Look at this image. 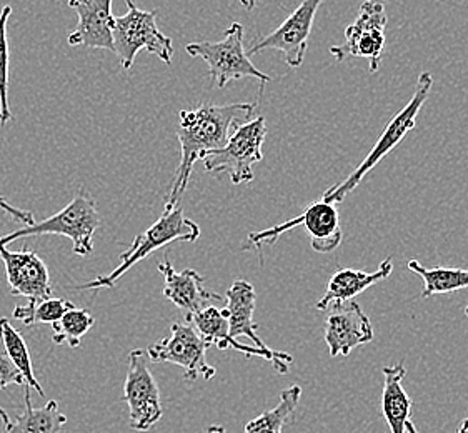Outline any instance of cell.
<instances>
[{
	"instance_id": "28",
	"label": "cell",
	"mask_w": 468,
	"mask_h": 433,
	"mask_svg": "<svg viewBox=\"0 0 468 433\" xmlns=\"http://www.w3.org/2000/svg\"><path fill=\"white\" fill-rule=\"evenodd\" d=\"M10 385L24 386L27 385V382L5 350H0V390H5Z\"/></svg>"
},
{
	"instance_id": "8",
	"label": "cell",
	"mask_w": 468,
	"mask_h": 433,
	"mask_svg": "<svg viewBox=\"0 0 468 433\" xmlns=\"http://www.w3.org/2000/svg\"><path fill=\"white\" fill-rule=\"evenodd\" d=\"M295 227H303L309 232L312 237V248L319 254L334 252L338 245L342 244V228H340L337 204H332L322 198L305 208L300 216H293L281 226L249 234L247 244L242 248L247 250L255 247L261 252L263 245L275 244L282 234L289 232Z\"/></svg>"
},
{
	"instance_id": "12",
	"label": "cell",
	"mask_w": 468,
	"mask_h": 433,
	"mask_svg": "<svg viewBox=\"0 0 468 433\" xmlns=\"http://www.w3.org/2000/svg\"><path fill=\"white\" fill-rule=\"evenodd\" d=\"M324 0H302L297 9L269 36L257 40L249 48V57L261 54L265 50H279L283 54L287 66L292 69L303 64L309 48V38L314 28V20Z\"/></svg>"
},
{
	"instance_id": "2",
	"label": "cell",
	"mask_w": 468,
	"mask_h": 433,
	"mask_svg": "<svg viewBox=\"0 0 468 433\" xmlns=\"http://www.w3.org/2000/svg\"><path fill=\"white\" fill-rule=\"evenodd\" d=\"M200 238V227L197 222L188 218L184 214V208L167 207L159 220L150 226L144 234L135 237L131 247L121 254V265L115 267L107 275H99L94 280L77 285V290H99V289H112L123 273L129 272L132 267L147 259L152 252L164 248L172 242H197Z\"/></svg>"
},
{
	"instance_id": "21",
	"label": "cell",
	"mask_w": 468,
	"mask_h": 433,
	"mask_svg": "<svg viewBox=\"0 0 468 433\" xmlns=\"http://www.w3.org/2000/svg\"><path fill=\"white\" fill-rule=\"evenodd\" d=\"M26 410L7 425L9 433H60L67 424L66 415L60 412L56 400H48L40 408L32 406L30 386L24 385Z\"/></svg>"
},
{
	"instance_id": "5",
	"label": "cell",
	"mask_w": 468,
	"mask_h": 433,
	"mask_svg": "<svg viewBox=\"0 0 468 433\" xmlns=\"http://www.w3.org/2000/svg\"><path fill=\"white\" fill-rule=\"evenodd\" d=\"M127 14L113 17V54L121 66L129 70L142 48L155 54L164 64L170 66L174 57L172 38L164 36L157 27V10H141L133 0H125Z\"/></svg>"
},
{
	"instance_id": "15",
	"label": "cell",
	"mask_w": 468,
	"mask_h": 433,
	"mask_svg": "<svg viewBox=\"0 0 468 433\" xmlns=\"http://www.w3.org/2000/svg\"><path fill=\"white\" fill-rule=\"evenodd\" d=\"M0 259L5 267L12 297H26L27 301L52 297L48 265L34 250L24 247L12 252L5 245H0Z\"/></svg>"
},
{
	"instance_id": "36",
	"label": "cell",
	"mask_w": 468,
	"mask_h": 433,
	"mask_svg": "<svg viewBox=\"0 0 468 433\" xmlns=\"http://www.w3.org/2000/svg\"><path fill=\"white\" fill-rule=\"evenodd\" d=\"M0 119H2V107H0Z\"/></svg>"
},
{
	"instance_id": "27",
	"label": "cell",
	"mask_w": 468,
	"mask_h": 433,
	"mask_svg": "<svg viewBox=\"0 0 468 433\" xmlns=\"http://www.w3.org/2000/svg\"><path fill=\"white\" fill-rule=\"evenodd\" d=\"M12 7L4 5L0 12V107L2 119L0 125H5L12 119L9 107V40H7V24H9Z\"/></svg>"
},
{
	"instance_id": "9",
	"label": "cell",
	"mask_w": 468,
	"mask_h": 433,
	"mask_svg": "<svg viewBox=\"0 0 468 433\" xmlns=\"http://www.w3.org/2000/svg\"><path fill=\"white\" fill-rule=\"evenodd\" d=\"M387 0H364L356 19L346 28L344 44L330 48V54L344 62L346 58H367L374 74L380 69L385 48Z\"/></svg>"
},
{
	"instance_id": "25",
	"label": "cell",
	"mask_w": 468,
	"mask_h": 433,
	"mask_svg": "<svg viewBox=\"0 0 468 433\" xmlns=\"http://www.w3.org/2000/svg\"><path fill=\"white\" fill-rule=\"evenodd\" d=\"M95 325L94 315L84 309L72 307L56 323H52V342L57 345L67 343L70 349L80 347V342Z\"/></svg>"
},
{
	"instance_id": "34",
	"label": "cell",
	"mask_w": 468,
	"mask_h": 433,
	"mask_svg": "<svg viewBox=\"0 0 468 433\" xmlns=\"http://www.w3.org/2000/svg\"><path fill=\"white\" fill-rule=\"evenodd\" d=\"M405 433H420L417 428H415V425H413L412 420L407 424V427H405Z\"/></svg>"
},
{
	"instance_id": "32",
	"label": "cell",
	"mask_w": 468,
	"mask_h": 433,
	"mask_svg": "<svg viewBox=\"0 0 468 433\" xmlns=\"http://www.w3.org/2000/svg\"><path fill=\"white\" fill-rule=\"evenodd\" d=\"M206 433H227L225 432L224 427L222 425H210L208 428H207Z\"/></svg>"
},
{
	"instance_id": "6",
	"label": "cell",
	"mask_w": 468,
	"mask_h": 433,
	"mask_svg": "<svg viewBox=\"0 0 468 433\" xmlns=\"http://www.w3.org/2000/svg\"><path fill=\"white\" fill-rule=\"evenodd\" d=\"M188 56L200 57L208 67V76L212 82L224 89L232 80H240L250 77L259 80L261 85L271 82V76L263 74L253 66L250 57L244 48V26L240 22H232L225 30L224 38L218 42H194L188 44Z\"/></svg>"
},
{
	"instance_id": "4",
	"label": "cell",
	"mask_w": 468,
	"mask_h": 433,
	"mask_svg": "<svg viewBox=\"0 0 468 433\" xmlns=\"http://www.w3.org/2000/svg\"><path fill=\"white\" fill-rule=\"evenodd\" d=\"M431 85H433V77H431V72H421L419 80H417L415 92H413L412 99L409 100V104L405 105L402 111L397 113L394 119L388 122V125L385 127L384 132L378 137V141L375 142L372 151L368 152V155L362 161V164L344 182L330 187L324 194V197H322L324 200L332 202V204L344 202L346 195L352 194L360 185V182L364 180L367 174L374 169L375 165L382 161L387 153L394 151L395 147L407 137V133L412 132L415 129L417 117L420 113V109L429 99Z\"/></svg>"
},
{
	"instance_id": "7",
	"label": "cell",
	"mask_w": 468,
	"mask_h": 433,
	"mask_svg": "<svg viewBox=\"0 0 468 433\" xmlns=\"http://www.w3.org/2000/svg\"><path fill=\"white\" fill-rule=\"evenodd\" d=\"M267 137V123L263 117L250 119L230 133L222 149L208 153L204 169L210 174H227L234 185L252 182L253 165L263 161V142Z\"/></svg>"
},
{
	"instance_id": "10",
	"label": "cell",
	"mask_w": 468,
	"mask_h": 433,
	"mask_svg": "<svg viewBox=\"0 0 468 433\" xmlns=\"http://www.w3.org/2000/svg\"><path fill=\"white\" fill-rule=\"evenodd\" d=\"M208 345L198 335L197 330L187 323H172L165 339L150 343L147 349L149 360L154 364H174L184 368V378L196 382L198 378L210 380L216 377L217 370L207 364Z\"/></svg>"
},
{
	"instance_id": "31",
	"label": "cell",
	"mask_w": 468,
	"mask_h": 433,
	"mask_svg": "<svg viewBox=\"0 0 468 433\" xmlns=\"http://www.w3.org/2000/svg\"><path fill=\"white\" fill-rule=\"evenodd\" d=\"M240 4H242V7L247 10L255 9V5L259 4V0H240Z\"/></svg>"
},
{
	"instance_id": "1",
	"label": "cell",
	"mask_w": 468,
	"mask_h": 433,
	"mask_svg": "<svg viewBox=\"0 0 468 433\" xmlns=\"http://www.w3.org/2000/svg\"><path fill=\"white\" fill-rule=\"evenodd\" d=\"M255 107L257 104H200L192 111L178 112L177 139L182 157L170 184L167 207H176L186 194L196 162L222 149L230 133L252 119Z\"/></svg>"
},
{
	"instance_id": "14",
	"label": "cell",
	"mask_w": 468,
	"mask_h": 433,
	"mask_svg": "<svg viewBox=\"0 0 468 433\" xmlns=\"http://www.w3.org/2000/svg\"><path fill=\"white\" fill-rule=\"evenodd\" d=\"M186 321L194 323L198 335L208 345V349L217 347L220 350H235V352L244 354L247 357L263 358V360L271 362V367L275 368V372H279L282 375L289 372V367L293 362V358L289 354L271 350V347L269 349H259L255 345L250 347V345L240 343L239 340L230 335L229 322H227L224 312L217 309L214 305H208L204 311L187 317Z\"/></svg>"
},
{
	"instance_id": "22",
	"label": "cell",
	"mask_w": 468,
	"mask_h": 433,
	"mask_svg": "<svg viewBox=\"0 0 468 433\" xmlns=\"http://www.w3.org/2000/svg\"><path fill=\"white\" fill-rule=\"evenodd\" d=\"M302 388L292 385L281 394V402L245 425L244 433H283L299 408Z\"/></svg>"
},
{
	"instance_id": "20",
	"label": "cell",
	"mask_w": 468,
	"mask_h": 433,
	"mask_svg": "<svg viewBox=\"0 0 468 433\" xmlns=\"http://www.w3.org/2000/svg\"><path fill=\"white\" fill-rule=\"evenodd\" d=\"M384 390H382V414L390 433H405V427L410 422L413 400L403 388L407 368L400 364L382 368Z\"/></svg>"
},
{
	"instance_id": "23",
	"label": "cell",
	"mask_w": 468,
	"mask_h": 433,
	"mask_svg": "<svg viewBox=\"0 0 468 433\" xmlns=\"http://www.w3.org/2000/svg\"><path fill=\"white\" fill-rule=\"evenodd\" d=\"M409 270L419 273L423 280L421 299H429L437 293H452L468 289V269H453V267H433L427 269L417 260H410Z\"/></svg>"
},
{
	"instance_id": "16",
	"label": "cell",
	"mask_w": 468,
	"mask_h": 433,
	"mask_svg": "<svg viewBox=\"0 0 468 433\" xmlns=\"http://www.w3.org/2000/svg\"><path fill=\"white\" fill-rule=\"evenodd\" d=\"M70 9L77 12V27L69 34L72 48H105L113 52L112 0H69Z\"/></svg>"
},
{
	"instance_id": "35",
	"label": "cell",
	"mask_w": 468,
	"mask_h": 433,
	"mask_svg": "<svg viewBox=\"0 0 468 433\" xmlns=\"http://www.w3.org/2000/svg\"><path fill=\"white\" fill-rule=\"evenodd\" d=\"M465 315H467V317H468V305H467V309H465Z\"/></svg>"
},
{
	"instance_id": "33",
	"label": "cell",
	"mask_w": 468,
	"mask_h": 433,
	"mask_svg": "<svg viewBox=\"0 0 468 433\" xmlns=\"http://www.w3.org/2000/svg\"><path fill=\"white\" fill-rule=\"evenodd\" d=\"M457 433H468V417L465 420H462V424H460Z\"/></svg>"
},
{
	"instance_id": "30",
	"label": "cell",
	"mask_w": 468,
	"mask_h": 433,
	"mask_svg": "<svg viewBox=\"0 0 468 433\" xmlns=\"http://www.w3.org/2000/svg\"><path fill=\"white\" fill-rule=\"evenodd\" d=\"M10 417L2 407H0V433H9L7 425H9Z\"/></svg>"
},
{
	"instance_id": "17",
	"label": "cell",
	"mask_w": 468,
	"mask_h": 433,
	"mask_svg": "<svg viewBox=\"0 0 468 433\" xmlns=\"http://www.w3.org/2000/svg\"><path fill=\"white\" fill-rule=\"evenodd\" d=\"M159 272L164 275V295L180 311L186 312V319L204 311L214 301H222V295L208 292L204 287V279L194 269L177 272L169 260L159 264Z\"/></svg>"
},
{
	"instance_id": "24",
	"label": "cell",
	"mask_w": 468,
	"mask_h": 433,
	"mask_svg": "<svg viewBox=\"0 0 468 433\" xmlns=\"http://www.w3.org/2000/svg\"><path fill=\"white\" fill-rule=\"evenodd\" d=\"M0 342H2V347L5 350V354L9 355L10 360L17 365V368L22 372V375L26 377L27 385L34 388L42 398H46L44 388L34 375L32 358H30L27 343H26V340L22 337L19 330L16 329L10 323L9 319H5V317L0 319Z\"/></svg>"
},
{
	"instance_id": "3",
	"label": "cell",
	"mask_w": 468,
	"mask_h": 433,
	"mask_svg": "<svg viewBox=\"0 0 468 433\" xmlns=\"http://www.w3.org/2000/svg\"><path fill=\"white\" fill-rule=\"evenodd\" d=\"M99 227L101 214L97 202L80 187L67 207L42 222L22 226L12 234L0 237V245L7 247L26 237L62 236L72 242V252L75 255L87 257L94 252V236Z\"/></svg>"
},
{
	"instance_id": "13",
	"label": "cell",
	"mask_w": 468,
	"mask_h": 433,
	"mask_svg": "<svg viewBox=\"0 0 468 433\" xmlns=\"http://www.w3.org/2000/svg\"><path fill=\"white\" fill-rule=\"evenodd\" d=\"M327 312L325 343L330 357H348L352 350L374 340L372 322L356 301L332 303Z\"/></svg>"
},
{
	"instance_id": "26",
	"label": "cell",
	"mask_w": 468,
	"mask_h": 433,
	"mask_svg": "<svg viewBox=\"0 0 468 433\" xmlns=\"http://www.w3.org/2000/svg\"><path fill=\"white\" fill-rule=\"evenodd\" d=\"M74 307L72 301L66 299H56L48 297L42 301H28L26 305L16 307L12 315L14 319L26 323V325H38V323H56L67 311Z\"/></svg>"
},
{
	"instance_id": "11",
	"label": "cell",
	"mask_w": 468,
	"mask_h": 433,
	"mask_svg": "<svg viewBox=\"0 0 468 433\" xmlns=\"http://www.w3.org/2000/svg\"><path fill=\"white\" fill-rule=\"evenodd\" d=\"M122 400L129 406V424L137 432H147L162 418L159 385L150 372L149 355L142 349L129 354Z\"/></svg>"
},
{
	"instance_id": "29",
	"label": "cell",
	"mask_w": 468,
	"mask_h": 433,
	"mask_svg": "<svg viewBox=\"0 0 468 433\" xmlns=\"http://www.w3.org/2000/svg\"><path fill=\"white\" fill-rule=\"evenodd\" d=\"M0 210L5 212L7 216H12L16 222H19L22 226H32V224H36V218L32 216V212L20 210V208L10 206L9 200L5 197H0Z\"/></svg>"
},
{
	"instance_id": "18",
	"label": "cell",
	"mask_w": 468,
	"mask_h": 433,
	"mask_svg": "<svg viewBox=\"0 0 468 433\" xmlns=\"http://www.w3.org/2000/svg\"><path fill=\"white\" fill-rule=\"evenodd\" d=\"M255 301L257 293L250 282L247 280H235L230 289L225 292V309L222 312L229 322V332L234 339L247 337L253 342L259 349H269L257 333V323L253 322V312H255Z\"/></svg>"
},
{
	"instance_id": "19",
	"label": "cell",
	"mask_w": 468,
	"mask_h": 433,
	"mask_svg": "<svg viewBox=\"0 0 468 433\" xmlns=\"http://www.w3.org/2000/svg\"><path fill=\"white\" fill-rule=\"evenodd\" d=\"M394 272V260L388 257L378 269L372 273L354 270V269H340L328 280L327 290L324 297L317 301L320 312L327 311L332 303L337 301H354L356 295L366 292L375 283L384 282Z\"/></svg>"
}]
</instances>
